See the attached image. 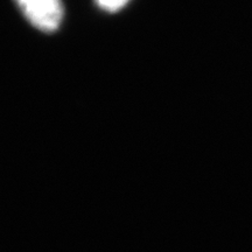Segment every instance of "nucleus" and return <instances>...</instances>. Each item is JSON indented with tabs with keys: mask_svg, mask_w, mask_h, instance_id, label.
I'll list each match as a JSON object with an SVG mask.
<instances>
[{
	"mask_svg": "<svg viewBox=\"0 0 252 252\" xmlns=\"http://www.w3.org/2000/svg\"><path fill=\"white\" fill-rule=\"evenodd\" d=\"M25 17L37 30L54 32L63 18V7L60 0H14Z\"/></svg>",
	"mask_w": 252,
	"mask_h": 252,
	"instance_id": "f257e3e1",
	"label": "nucleus"
},
{
	"mask_svg": "<svg viewBox=\"0 0 252 252\" xmlns=\"http://www.w3.org/2000/svg\"><path fill=\"white\" fill-rule=\"evenodd\" d=\"M130 0H96L99 8L108 12H116L122 9Z\"/></svg>",
	"mask_w": 252,
	"mask_h": 252,
	"instance_id": "f03ea898",
	"label": "nucleus"
}]
</instances>
